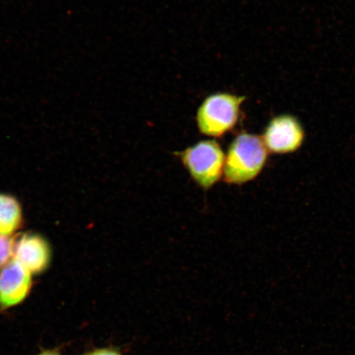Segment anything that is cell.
Masks as SVG:
<instances>
[{
    "mask_svg": "<svg viewBox=\"0 0 355 355\" xmlns=\"http://www.w3.org/2000/svg\"><path fill=\"white\" fill-rule=\"evenodd\" d=\"M268 157V150L261 137L246 132L239 133L225 155V181L232 184H243L254 180L263 171Z\"/></svg>",
    "mask_w": 355,
    "mask_h": 355,
    "instance_id": "1",
    "label": "cell"
},
{
    "mask_svg": "<svg viewBox=\"0 0 355 355\" xmlns=\"http://www.w3.org/2000/svg\"><path fill=\"white\" fill-rule=\"evenodd\" d=\"M245 101V96L228 92H216L208 96L198 109L196 121L199 131L208 137H220L232 130Z\"/></svg>",
    "mask_w": 355,
    "mask_h": 355,
    "instance_id": "2",
    "label": "cell"
},
{
    "mask_svg": "<svg viewBox=\"0 0 355 355\" xmlns=\"http://www.w3.org/2000/svg\"><path fill=\"white\" fill-rule=\"evenodd\" d=\"M182 163L200 187L209 189L223 175L225 155L215 140H205L179 153Z\"/></svg>",
    "mask_w": 355,
    "mask_h": 355,
    "instance_id": "3",
    "label": "cell"
},
{
    "mask_svg": "<svg viewBox=\"0 0 355 355\" xmlns=\"http://www.w3.org/2000/svg\"><path fill=\"white\" fill-rule=\"evenodd\" d=\"M305 137L304 127L300 119L291 114H282L266 124L261 140L268 153L287 155L299 150Z\"/></svg>",
    "mask_w": 355,
    "mask_h": 355,
    "instance_id": "4",
    "label": "cell"
},
{
    "mask_svg": "<svg viewBox=\"0 0 355 355\" xmlns=\"http://www.w3.org/2000/svg\"><path fill=\"white\" fill-rule=\"evenodd\" d=\"M33 276L15 259L0 268V310H8L24 303L32 291Z\"/></svg>",
    "mask_w": 355,
    "mask_h": 355,
    "instance_id": "5",
    "label": "cell"
},
{
    "mask_svg": "<svg viewBox=\"0 0 355 355\" xmlns=\"http://www.w3.org/2000/svg\"><path fill=\"white\" fill-rule=\"evenodd\" d=\"M50 244L41 235L25 234L13 242L12 259L34 275L42 274L51 263Z\"/></svg>",
    "mask_w": 355,
    "mask_h": 355,
    "instance_id": "6",
    "label": "cell"
},
{
    "mask_svg": "<svg viewBox=\"0 0 355 355\" xmlns=\"http://www.w3.org/2000/svg\"><path fill=\"white\" fill-rule=\"evenodd\" d=\"M22 220L21 206L10 195L0 194V234L11 235L20 228Z\"/></svg>",
    "mask_w": 355,
    "mask_h": 355,
    "instance_id": "7",
    "label": "cell"
},
{
    "mask_svg": "<svg viewBox=\"0 0 355 355\" xmlns=\"http://www.w3.org/2000/svg\"><path fill=\"white\" fill-rule=\"evenodd\" d=\"M13 241L8 236L0 234V268L12 259Z\"/></svg>",
    "mask_w": 355,
    "mask_h": 355,
    "instance_id": "8",
    "label": "cell"
},
{
    "mask_svg": "<svg viewBox=\"0 0 355 355\" xmlns=\"http://www.w3.org/2000/svg\"><path fill=\"white\" fill-rule=\"evenodd\" d=\"M83 355H122L118 349L111 347L97 348L86 352Z\"/></svg>",
    "mask_w": 355,
    "mask_h": 355,
    "instance_id": "9",
    "label": "cell"
},
{
    "mask_svg": "<svg viewBox=\"0 0 355 355\" xmlns=\"http://www.w3.org/2000/svg\"><path fill=\"white\" fill-rule=\"evenodd\" d=\"M38 355H62L60 352L56 349H46L42 350Z\"/></svg>",
    "mask_w": 355,
    "mask_h": 355,
    "instance_id": "10",
    "label": "cell"
}]
</instances>
